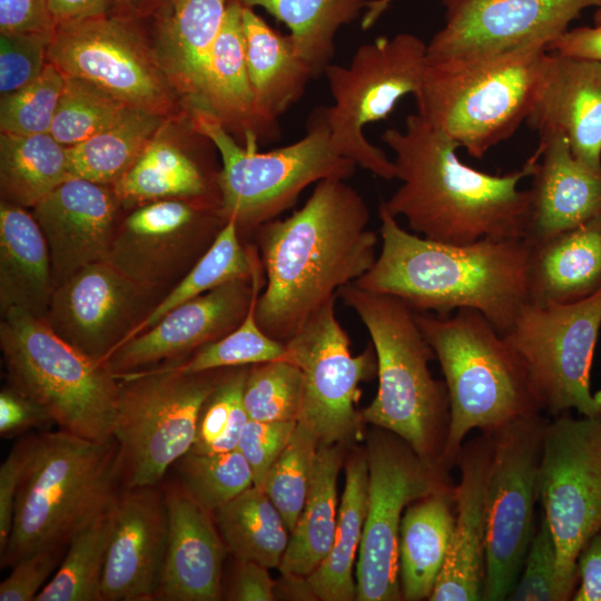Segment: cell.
I'll use <instances>...</instances> for the list:
<instances>
[{
  "instance_id": "9a60e30c",
  "label": "cell",
  "mask_w": 601,
  "mask_h": 601,
  "mask_svg": "<svg viewBox=\"0 0 601 601\" xmlns=\"http://www.w3.org/2000/svg\"><path fill=\"white\" fill-rule=\"evenodd\" d=\"M548 420L538 414L492 432L486 485V551L483 600H508L535 533L539 467Z\"/></svg>"
},
{
  "instance_id": "6125c7cd",
  "label": "cell",
  "mask_w": 601,
  "mask_h": 601,
  "mask_svg": "<svg viewBox=\"0 0 601 601\" xmlns=\"http://www.w3.org/2000/svg\"><path fill=\"white\" fill-rule=\"evenodd\" d=\"M118 0H49V6L57 22L63 23L110 14Z\"/></svg>"
},
{
  "instance_id": "f546056e",
  "label": "cell",
  "mask_w": 601,
  "mask_h": 601,
  "mask_svg": "<svg viewBox=\"0 0 601 601\" xmlns=\"http://www.w3.org/2000/svg\"><path fill=\"white\" fill-rule=\"evenodd\" d=\"M529 302L571 304L601 290V214L530 244Z\"/></svg>"
},
{
  "instance_id": "c3c4849f",
  "label": "cell",
  "mask_w": 601,
  "mask_h": 601,
  "mask_svg": "<svg viewBox=\"0 0 601 601\" xmlns=\"http://www.w3.org/2000/svg\"><path fill=\"white\" fill-rule=\"evenodd\" d=\"M248 366L220 373L217 384L205 401L198 417L196 453H220L236 450L242 432L249 421L243 402Z\"/></svg>"
},
{
  "instance_id": "bcb514c9",
  "label": "cell",
  "mask_w": 601,
  "mask_h": 601,
  "mask_svg": "<svg viewBox=\"0 0 601 601\" xmlns=\"http://www.w3.org/2000/svg\"><path fill=\"white\" fill-rule=\"evenodd\" d=\"M318 440L303 424H296L287 445L269 469L263 490L280 512L289 532L295 528L306 502Z\"/></svg>"
},
{
  "instance_id": "ab89813d",
  "label": "cell",
  "mask_w": 601,
  "mask_h": 601,
  "mask_svg": "<svg viewBox=\"0 0 601 601\" xmlns=\"http://www.w3.org/2000/svg\"><path fill=\"white\" fill-rule=\"evenodd\" d=\"M265 9L289 30L296 51L313 77L324 75L338 29L354 21L373 0H237Z\"/></svg>"
},
{
  "instance_id": "836d02e7",
  "label": "cell",
  "mask_w": 601,
  "mask_h": 601,
  "mask_svg": "<svg viewBox=\"0 0 601 601\" xmlns=\"http://www.w3.org/2000/svg\"><path fill=\"white\" fill-rule=\"evenodd\" d=\"M342 444L319 446L311 489L278 566L282 574L308 577L327 556L337 528V477Z\"/></svg>"
},
{
  "instance_id": "9c48e42d",
  "label": "cell",
  "mask_w": 601,
  "mask_h": 601,
  "mask_svg": "<svg viewBox=\"0 0 601 601\" xmlns=\"http://www.w3.org/2000/svg\"><path fill=\"white\" fill-rule=\"evenodd\" d=\"M0 348L11 386L59 430L92 441L114 437L118 378L58 336L45 319L12 308L1 314Z\"/></svg>"
},
{
  "instance_id": "4dcf8cb0",
  "label": "cell",
  "mask_w": 601,
  "mask_h": 601,
  "mask_svg": "<svg viewBox=\"0 0 601 601\" xmlns=\"http://www.w3.org/2000/svg\"><path fill=\"white\" fill-rule=\"evenodd\" d=\"M56 288L49 249L32 214L1 201L0 308L45 319Z\"/></svg>"
},
{
  "instance_id": "7c38bea8",
  "label": "cell",
  "mask_w": 601,
  "mask_h": 601,
  "mask_svg": "<svg viewBox=\"0 0 601 601\" xmlns=\"http://www.w3.org/2000/svg\"><path fill=\"white\" fill-rule=\"evenodd\" d=\"M601 328V290L571 304L528 302L502 335L522 363L542 412L601 417L590 373Z\"/></svg>"
},
{
  "instance_id": "4fadbf2b",
  "label": "cell",
  "mask_w": 601,
  "mask_h": 601,
  "mask_svg": "<svg viewBox=\"0 0 601 601\" xmlns=\"http://www.w3.org/2000/svg\"><path fill=\"white\" fill-rule=\"evenodd\" d=\"M538 483L560 591L569 601L578 585V556L601 528V417L565 412L548 420Z\"/></svg>"
},
{
  "instance_id": "681fc988",
  "label": "cell",
  "mask_w": 601,
  "mask_h": 601,
  "mask_svg": "<svg viewBox=\"0 0 601 601\" xmlns=\"http://www.w3.org/2000/svg\"><path fill=\"white\" fill-rule=\"evenodd\" d=\"M63 85L65 76L47 61L33 81L1 95V134L26 136L50 132Z\"/></svg>"
},
{
  "instance_id": "f1b7e54d",
  "label": "cell",
  "mask_w": 601,
  "mask_h": 601,
  "mask_svg": "<svg viewBox=\"0 0 601 601\" xmlns=\"http://www.w3.org/2000/svg\"><path fill=\"white\" fill-rule=\"evenodd\" d=\"M243 4L229 0L213 47L204 89V109L209 110L240 145L258 148L260 140H275L278 124L259 111L250 85L243 29Z\"/></svg>"
},
{
  "instance_id": "f907efd6",
  "label": "cell",
  "mask_w": 601,
  "mask_h": 601,
  "mask_svg": "<svg viewBox=\"0 0 601 601\" xmlns=\"http://www.w3.org/2000/svg\"><path fill=\"white\" fill-rule=\"evenodd\" d=\"M508 601H563L556 573V549L543 516Z\"/></svg>"
},
{
  "instance_id": "484cf974",
  "label": "cell",
  "mask_w": 601,
  "mask_h": 601,
  "mask_svg": "<svg viewBox=\"0 0 601 601\" xmlns=\"http://www.w3.org/2000/svg\"><path fill=\"white\" fill-rule=\"evenodd\" d=\"M165 492L168 538L155 600L216 601L226 545L209 512L181 486Z\"/></svg>"
},
{
  "instance_id": "277c9868",
  "label": "cell",
  "mask_w": 601,
  "mask_h": 601,
  "mask_svg": "<svg viewBox=\"0 0 601 601\" xmlns=\"http://www.w3.org/2000/svg\"><path fill=\"white\" fill-rule=\"evenodd\" d=\"M120 486L115 437L92 441L62 430L36 435L1 568L40 550L67 546L79 530L114 508Z\"/></svg>"
},
{
  "instance_id": "816d5d0a",
  "label": "cell",
  "mask_w": 601,
  "mask_h": 601,
  "mask_svg": "<svg viewBox=\"0 0 601 601\" xmlns=\"http://www.w3.org/2000/svg\"><path fill=\"white\" fill-rule=\"evenodd\" d=\"M52 36L0 33L1 95L27 86L42 72Z\"/></svg>"
},
{
  "instance_id": "6da1fadb",
  "label": "cell",
  "mask_w": 601,
  "mask_h": 601,
  "mask_svg": "<svg viewBox=\"0 0 601 601\" xmlns=\"http://www.w3.org/2000/svg\"><path fill=\"white\" fill-rule=\"evenodd\" d=\"M370 210L345 179L318 181L305 204L257 230L265 288L256 304L259 327L286 343L338 290L376 259Z\"/></svg>"
},
{
  "instance_id": "d590c367",
  "label": "cell",
  "mask_w": 601,
  "mask_h": 601,
  "mask_svg": "<svg viewBox=\"0 0 601 601\" xmlns=\"http://www.w3.org/2000/svg\"><path fill=\"white\" fill-rule=\"evenodd\" d=\"M71 177L67 146L49 132L0 135L2 201L32 208Z\"/></svg>"
},
{
  "instance_id": "2e32d148",
  "label": "cell",
  "mask_w": 601,
  "mask_h": 601,
  "mask_svg": "<svg viewBox=\"0 0 601 601\" xmlns=\"http://www.w3.org/2000/svg\"><path fill=\"white\" fill-rule=\"evenodd\" d=\"M47 61L65 77L87 80L130 108L167 117L177 95L138 20L115 13L59 23Z\"/></svg>"
},
{
  "instance_id": "6f0895ef",
  "label": "cell",
  "mask_w": 601,
  "mask_h": 601,
  "mask_svg": "<svg viewBox=\"0 0 601 601\" xmlns=\"http://www.w3.org/2000/svg\"><path fill=\"white\" fill-rule=\"evenodd\" d=\"M52 423L48 414L32 400L7 387L0 393V435L11 437L33 427Z\"/></svg>"
},
{
  "instance_id": "30bf717a",
  "label": "cell",
  "mask_w": 601,
  "mask_h": 601,
  "mask_svg": "<svg viewBox=\"0 0 601 601\" xmlns=\"http://www.w3.org/2000/svg\"><path fill=\"white\" fill-rule=\"evenodd\" d=\"M219 371L184 373L164 364L116 376L114 437L124 489L158 485L190 451L200 410Z\"/></svg>"
},
{
  "instance_id": "3957f363",
  "label": "cell",
  "mask_w": 601,
  "mask_h": 601,
  "mask_svg": "<svg viewBox=\"0 0 601 601\" xmlns=\"http://www.w3.org/2000/svg\"><path fill=\"white\" fill-rule=\"evenodd\" d=\"M378 218L382 248L357 286L397 297L416 312L479 311L501 335L529 302L524 238L435 242L405 230L382 201Z\"/></svg>"
},
{
  "instance_id": "680465c9",
  "label": "cell",
  "mask_w": 601,
  "mask_h": 601,
  "mask_svg": "<svg viewBox=\"0 0 601 601\" xmlns=\"http://www.w3.org/2000/svg\"><path fill=\"white\" fill-rule=\"evenodd\" d=\"M275 581L268 568L254 561H238L233 573L229 592L226 597L233 601H272Z\"/></svg>"
},
{
  "instance_id": "8d00e7d4",
  "label": "cell",
  "mask_w": 601,
  "mask_h": 601,
  "mask_svg": "<svg viewBox=\"0 0 601 601\" xmlns=\"http://www.w3.org/2000/svg\"><path fill=\"white\" fill-rule=\"evenodd\" d=\"M226 548L238 561L278 568L289 541V530L263 489L250 486L214 512Z\"/></svg>"
},
{
  "instance_id": "ee69618b",
  "label": "cell",
  "mask_w": 601,
  "mask_h": 601,
  "mask_svg": "<svg viewBox=\"0 0 601 601\" xmlns=\"http://www.w3.org/2000/svg\"><path fill=\"white\" fill-rule=\"evenodd\" d=\"M257 293L243 322L226 336L208 343L184 361L167 363L184 373L248 366L285 358V343L268 336L256 319Z\"/></svg>"
},
{
  "instance_id": "b9f144b4",
  "label": "cell",
  "mask_w": 601,
  "mask_h": 601,
  "mask_svg": "<svg viewBox=\"0 0 601 601\" xmlns=\"http://www.w3.org/2000/svg\"><path fill=\"white\" fill-rule=\"evenodd\" d=\"M114 508L71 538L58 569L35 601H102Z\"/></svg>"
},
{
  "instance_id": "9f6ffc18",
  "label": "cell",
  "mask_w": 601,
  "mask_h": 601,
  "mask_svg": "<svg viewBox=\"0 0 601 601\" xmlns=\"http://www.w3.org/2000/svg\"><path fill=\"white\" fill-rule=\"evenodd\" d=\"M56 27L49 0H0V33L52 36Z\"/></svg>"
},
{
  "instance_id": "7dc6e473",
  "label": "cell",
  "mask_w": 601,
  "mask_h": 601,
  "mask_svg": "<svg viewBox=\"0 0 601 601\" xmlns=\"http://www.w3.org/2000/svg\"><path fill=\"white\" fill-rule=\"evenodd\" d=\"M300 368L285 358L249 366L243 402L249 420L297 421L303 401Z\"/></svg>"
},
{
  "instance_id": "d6a6232c",
  "label": "cell",
  "mask_w": 601,
  "mask_h": 601,
  "mask_svg": "<svg viewBox=\"0 0 601 601\" xmlns=\"http://www.w3.org/2000/svg\"><path fill=\"white\" fill-rule=\"evenodd\" d=\"M453 487L420 499L404 512L398 541L400 582L404 600H428L432 594L453 531Z\"/></svg>"
},
{
  "instance_id": "603a6c76",
  "label": "cell",
  "mask_w": 601,
  "mask_h": 601,
  "mask_svg": "<svg viewBox=\"0 0 601 601\" xmlns=\"http://www.w3.org/2000/svg\"><path fill=\"white\" fill-rule=\"evenodd\" d=\"M168 538L165 492L158 485L124 489L102 575V601L155 600Z\"/></svg>"
},
{
  "instance_id": "5b68a950",
  "label": "cell",
  "mask_w": 601,
  "mask_h": 601,
  "mask_svg": "<svg viewBox=\"0 0 601 601\" xmlns=\"http://www.w3.org/2000/svg\"><path fill=\"white\" fill-rule=\"evenodd\" d=\"M416 322L439 361L450 403L442 466L450 471L467 434L492 433L542 414L525 370L493 324L479 311L416 312Z\"/></svg>"
},
{
  "instance_id": "94428289",
  "label": "cell",
  "mask_w": 601,
  "mask_h": 601,
  "mask_svg": "<svg viewBox=\"0 0 601 601\" xmlns=\"http://www.w3.org/2000/svg\"><path fill=\"white\" fill-rule=\"evenodd\" d=\"M548 50L601 62V24L568 29L548 46Z\"/></svg>"
},
{
  "instance_id": "1f68e13d",
  "label": "cell",
  "mask_w": 601,
  "mask_h": 601,
  "mask_svg": "<svg viewBox=\"0 0 601 601\" xmlns=\"http://www.w3.org/2000/svg\"><path fill=\"white\" fill-rule=\"evenodd\" d=\"M247 70L262 115L272 122L304 93L313 73L288 36L272 28L253 8L243 6Z\"/></svg>"
},
{
  "instance_id": "ffe728a7",
  "label": "cell",
  "mask_w": 601,
  "mask_h": 601,
  "mask_svg": "<svg viewBox=\"0 0 601 601\" xmlns=\"http://www.w3.org/2000/svg\"><path fill=\"white\" fill-rule=\"evenodd\" d=\"M444 26L427 43V59L495 53L562 36L601 0H442Z\"/></svg>"
},
{
  "instance_id": "ba28073f",
  "label": "cell",
  "mask_w": 601,
  "mask_h": 601,
  "mask_svg": "<svg viewBox=\"0 0 601 601\" xmlns=\"http://www.w3.org/2000/svg\"><path fill=\"white\" fill-rule=\"evenodd\" d=\"M188 112L191 129L220 155L219 210L226 220L235 219L238 233L256 231L290 208L309 185L329 178L347 180L357 167L334 149L323 108L313 111L300 139L269 151L240 145L207 109Z\"/></svg>"
},
{
  "instance_id": "5bb4252c",
  "label": "cell",
  "mask_w": 601,
  "mask_h": 601,
  "mask_svg": "<svg viewBox=\"0 0 601 601\" xmlns=\"http://www.w3.org/2000/svg\"><path fill=\"white\" fill-rule=\"evenodd\" d=\"M367 510L356 564L358 601L402 599L398 541L406 508L450 490L449 472L428 462L397 435L383 430L368 441Z\"/></svg>"
},
{
  "instance_id": "db71d44e",
  "label": "cell",
  "mask_w": 601,
  "mask_h": 601,
  "mask_svg": "<svg viewBox=\"0 0 601 601\" xmlns=\"http://www.w3.org/2000/svg\"><path fill=\"white\" fill-rule=\"evenodd\" d=\"M67 546L37 551L12 565L0 584V601H35L58 569Z\"/></svg>"
},
{
  "instance_id": "003e7915",
  "label": "cell",
  "mask_w": 601,
  "mask_h": 601,
  "mask_svg": "<svg viewBox=\"0 0 601 601\" xmlns=\"http://www.w3.org/2000/svg\"><path fill=\"white\" fill-rule=\"evenodd\" d=\"M594 24H601V4L597 8V11L593 16Z\"/></svg>"
},
{
  "instance_id": "03108f58",
  "label": "cell",
  "mask_w": 601,
  "mask_h": 601,
  "mask_svg": "<svg viewBox=\"0 0 601 601\" xmlns=\"http://www.w3.org/2000/svg\"><path fill=\"white\" fill-rule=\"evenodd\" d=\"M393 1L395 0H373L365 9L361 27L364 30L370 29L388 9Z\"/></svg>"
},
{
  "instance_id": "e575fe53",
  "label": "cell",
  "mask_w": 601,
  "mask_h": 601,
  "mask_svg": "<svg viewBox=\"0 0 601 601\" xmlns=\"http://www.w3.org/2000/svg\"><path fill=\"white\" fill-rule=\"evenodd\" d=\"M345 489L338 506L333 545L323 562L307 577L317 598L323 601L356 599L354 563L363 536L367 510V456L351 459L345 470Z\"/></svg>"
},
{
  "instance_id": "f6af8a7d",
  "label": "cell",
  "mask_w": 601,
  "mask_h": 601,
  "mask_svg": "<svg viewBox=\"0 0 601 601\" xmlns=\"http://www.w3.org/2000/svg\"><path fill=\"white\" fill-rule=\"evenodd\" d=\"M128 108L87 80L65 77L49 134L60 144L73 146L114 124Z\"/></svg>"
},
{
  "instance_id": "7402d4cb",
  "label": "cell",
  "mask_w": 601,
  "mask_h": 601,
  "mask_svg": "<svg viewBox=\"0 0 601 601\" xmlns=\"http://www.w3.org/2000/svg\"><path fill=\"white\" fill-rule=\"evenodd\" d=\"M119 203L112 186L71 177L32 207L56 286L88 265L108 263Z\"/></svg>"
},
{
  "instance_id": "7a4b0ae2",
  "label": "cell",
  "mask_w": 601,
  "mask_h": 601,
  "mask_svg": "<svg viewBox=\"0 0 601 601\" xmlns=\"http://www.w3.org/2000/svg\"><path fill=\"white\" fill-rule=\"evenodd\" d=\"M382 141L394 154L401 185L382 204L406 219L415 234L441 243L524 238L530 191L520 181L533 175L538 159L521 169L492 175L460 160L459 145L421 116L406 117L403 129L390 128Z\"/></svg>"
},
{
  "instance_id": "91938a15",
  "label": "cell",
  "mask_w": 601,
  "mask_h": 601,
  "mask_svg": "<svg viewBox=\"0 0 601 601\" xmlns=\"http://www.w3.org/2000/svg\"><path fill=\"white\" fill-rule=\"evenodd\" d=\"M573 601H601V528L587 541L577 560Z\"/></svg>"
},
{
  "instance_id": "8fae6325",
  "label": "cell",
  "mask_w": 601,
  "mask_h": 601,
  "mask_svg": "<svg viewBox=\"0 0 601 601\" xmlns=\"http://www.w3.org/2000/svg\"><path fill=\"white\" fill-rule=\"evenodd\" d=\"M426 67L427 43L407 32L362 45L346 66L329 63L324 76L333 104L323 109L334 149L373 175L394 179L393 159L367 140L364 128L386 119L404 96H415Z\"/></svg>"
},
{
  "instance_id": "f5cc1de1",
  "label": "cell",
  "mask_w": 601,
  "mask_h": 601,
  "mask_svg": "<svg viewBox=\"0 0 601 601\" xmlns=\"http://www.w3.org/2000/svg\"><path fill=\"white\" fill-rule=\"evenodd\" d=\"M297 421L262 422L249 420L240 435L237 450L247 461L254 486L263 487L266 475L290 440Z\"/></svg>"
},
{
  "instance_id": "83f0119b",
  "label": "cell",
  "mask_w": 601,
  "mask_h": 601,
  "mask_svg": "<svg viewBox=\"0 0 601 601\" xmlns=\"http://www.w3.org/2000/svg\"><path fill=\"white\" fill-rule=\"evenodd\" d=\"M228 2L166 0L144 18L151 21V33L146 37L155 58L187 110L204 108L209 59Z\"/></svg>"
},
{
  "instance_id": "8992f818",
  "label": "cell",
  "mask_w": 601,
  "mask_h": 601,
  "mask_svg": "<svg viewBox=\"0 0 601 601\" xmlns=\"http://www.w3.org/2000/svg\"><path fill=\"white\" fill-rule=\"evenodd\" d=\"M337 294L366 327L377 358V393L363 411V420L397 435L422 459L442 466L449 396L445 383L434 380L430 371L435 355L415 311L397 297L355 283Z\"/></svg>"
},
{
  "instance_id": "f35d334b",
  "label": "cell",
  "mask_w": 601,
  "mask_h": 601,
  "mask_svg": "<svg viewBox=\"0 0 601 601\" xmlns=\"http://www.w3.org/2000/svg\"><path fill=\"white\" fill-rule=\"evenodd\" d=\"M164 129L159 130L128 171L112 186L120 203L174 198L207 200V181L200 167L165 136Z\"/></svg>"
},
{
  "instance_id": "d6986e66",
  "label": "cell",
  "mask_w": 601,
  "mask_h": 601,
  "mask_svg": "<svg viewBox=\"0 0 601 601\" xmlns=\"http://www.w3.org/2000/svg\"><path fill=\"white\" fill-rule=\"evenodd\" d=\"M155 293L109 263H95L56 286L45 321L72 347L104 363L158 304Z\"/></svg>"
},
{
  "instance_id": "60d3db41",
  "label": "cell",
  "mask_w": 601,
  "mask_h": 601,
  "mask_svg": "<svg viewBox=\"0 0 601 601\" xmlns=\"http://www.w3.org/2000/svg\"><path fill=\"white\" fill-rule=\"evenodd\" d=\"M257 252V245L243 246L235 219L228 218L210 247L173 289L158 302L129 338L155 325L178 305L230 280L250 277Z\"/></svg>"
},
{
  "instance_id": "7bdbcfd3",
  "label": "cell",
  "mask_w": 601,
  "mask_h": 601,
  "mask_svg": "<svg viewBox=\"0 0 601 601\" xmlns=\"http://www.w3.org/2000/svg\"><path fill=\"white\" fill-rule=\"evenodd\" d=\"M177 463L180 486L208 512L254 485L252 470L237 449L220 453L189 451Z\"/></svg>"
},
{
  "instance_id": "ac0fdd59",
  "label": "cell",
  "mask_w": 601,
  "mask_h": 601,
  "mask_svg": "<svg viewBox=\"0 0 601 601\" xmlns=\"http://www.w3.org/2000/svg\"><path fill=\"white\" fill-rule=\"evenodd\" d=\"M219 206L181 198L150 201L117 228L108 263L157 289L183 278L225 225Z\"/></svg>"
},
{
  "instance_id": "74e56055",
  "label": "cell",
  "mask_w": 601,
  "mask_h": 601,
  "mask_svg": "<svg viewBox=\"0 0 601 601\" xmlns=\"http://www.w3.org/2000/svg\"><path fill=\"white\" fill-rule=\"evenodd\" d=\"M166 117L128 108L114 124L67 147L72 177L114 186L165 126Z\"/></svg>"
},
{
  "instance_id": "e7e4bbea",
  "label": "cell",
  "mask_w": 601,
  "mask_h": 601,
  "mask_svg": "<svg viewBox=\"0 0 601 601\" xmlns=\"http://www.w3.org/2000/svg\"><path fill=\"white\" fill-rule=\"evenodd\" d=\"M166 0H118L112 13L141 20L152 13Z\"/></svg>"
},
{
  "instance_id": "e0dca14e",
  "label": "cell",
  "mask_w": 601,
  "mask_h": 601,
  "mask_svg": "<svg viewBox=\"0 0 601 601\" xmlns=\"http://www.w3.org/2000/svg\"><path fill=\"white\" fill-rule=\"evenodd\" d=\"M335 302L333 297L325 303L285 343V359L300 368L304 380L297 422L315 435L319 446L342 444L357 435L363 418L356 408L359 383L377 374L374 348L352 355Z\"/></svg>"
},
{
  "instance_id": "44dd1931",
  "label": "cell",
  "mask_w": 601,
  "mask_h": 601,
  "mask_svg": "<svg viewBox=\"0 0 601 601\" xmlns=\"http://www.w3.org/2000/svg\"><path fill=\"white\" fill-rule=\"evenodd\" d=\"M265 272L259 253L250 277L237 278L189 299L155 325L121 344L104 362L115 375L179 362L183 356L234 331L246 317L254 296L263 290Z\"/></svg>"
},
{
  "instance_id": "be15d7a7",
  "label": "cell",
  "mask_w": 601,
  "mask_h": 601,
  "mask_svg": "<svg viewBox=\"0 0 601 601\" xmlns=\"http://www.w3.org/2000/svg\"><path fill=\"white\" fill-rule=\"evenodd\" d=\"M317 595L307 577L297 574H282L275 581L274 600H317Z\"/></svg>"
},
{
  "instance_id": "4316f807",
  "label": "cell",
  "mask_w": 601,
  "mask_h": 601,
  "mask_svg": "<svg viewBox=\"0 0 601 601\" xmlns=\"http://www.w3.org/2000/svg\"><path fill=\"white\" fill-rule=\"evenodd\" d=\"M540 136L530 191V215L524 239L539 243L601 214V169L571 151L561 132Z\"/></svg>"
},
{
  "instance_id": "11a10c76",
  "label": "cell",
  "mask_w": 601,
  "mask_h": 601,
  "mask_svg": "<svg viewBox=\"0 0 601 601\" xmlns=\"http://www.w3.org/2000/svg\"><path fill=\"white\" fill-rule=\"evenodd\" d=\"M35 436L19 440L0 466V553L6 549L10 536L17 494L31 455Z\"/></svg>"
},
{
  "instance_id": "52a82bcc",
  "label": "cell",
  "mask_w": 601,
  "mask_h": 601,
  "mask_svg": "<svg viewBox=\"0 0 601 601\" xmlns=\"http://www.w3.org/2000/svg\"><path fill=\"white\" fill-rule=\"evenodd\" d=\"M549 50L543 42L495 53L428 60L417 115L474 158L528 119Z\"/></svg>"
},
{
  "instance_id": "d4e9b609",
  "label": "cell",
  "mask_w": 601,
  "mask_h": 601,
  "mask_svg": "<svg viewBox=\"0 0 601 601\" xmlns=\"http://www.w3.org/2000/svg\"><path fill=\"white\" fill-rule=\"evenodd\" d=\"M539 132H561L572 154L601 169V62L548 52L526 119Z\"/></svg>"
},
{
  "instance_id": "cb8c5ba5",
  "label": "cell",
  "mask_w": 601,
  "mask_h": 601,
  "mask_svg": "<svg viewBox=\"0 0 601 601\" xmlns=\"http://www.w3.org/2000/svg\"><path fill=\"white\" fill-rule=\"evenodd\" d=\"M492 455L491 433L480 432L461 447L456 461L460 481L453 487V531L431 601H483L486 485Z\"/></svg>"
}]
</instances>
